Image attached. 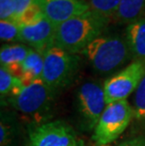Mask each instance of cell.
<instances>
[{
    "instance_id": "6da1fadb",
    "label": "cell",
    "mask_w": 145,
    "mask_h": 146,
    "mask_svg": "<svg viewBox=\"0 0 145 146\" xmlns=\"http://www.w3.org/2000/svg\"><path fill=\"white\" fill-rule=\"evenodd\" d=\"M109 22L92 11L71 18L57 27L54 45L72 54H80L103 34Z\"/></svg>"
},
{
    "instance_id": "7a4b0ae2",
    "label": "cell",
    "mask_w": 145,
    "mask_h": 146,
    "mask_svg": "<svg viewBox=\"0 0 145 146\" xmlns=\"http://www.w3.org/2000/svg\"><path fill=\"white\" fill-rule=\"evenodd\" d=\"M80 55L84 56L92 70L100 74H110L133 60L124 36L118 34H102Z\"/></svg>"
},
{
    "instance_id": "3957f363",
    "label": "cell",
    "mask_w": 145,
    "mask_h": 146,
    "mask_svg": "<svg viewBox=\"0 0 145 146\" xmlns=\"http://www.w3.org/2000/svg\"><path fill=\"white\" fill-rule=\"evenodd\" d=\"M80 63L79 54H72L52 45L44 52L42 81L58 94L72 85L79 72Z\"/></svg>"
},
{
    "instance_id": "277c9868",
    "label": "cell",
    "mask_w": 145,
    "mask_h": 146,
    "mask_svg": "<svg viewBox=\"0 0 145 146\" xmlns=\"http://www.w3.org/2000/svg\"><path fill=\"white\" fill-rule=\"evenodd\" d=\"M107 107L104 86L95 80H85L76 88L75 108L80 129L91 132L95 128Z\"/></svg>"
},
{
    "instance_id": "5b68a950",
    "label": "cell",
    "mask_w": 145,
    "mask_h": 146,
    "mask_svg": "<svg viewBox=\"0 0 145 146\" xmlns=\"http://www.w3.org/2000/svg\"><path fill=\"white\" fill-rule=\"evenodd\" d=\"M132 119L133 108L127 100L107 105L92 134L95 146L110 145L125 131Z\"/></svg>"
},
{
    "instance_id": "8992f818",
    "label": "cell",
    "mask_w": 145,
    "mask_h": 146,
    "mask_svg": "<svg viewBox=\"0 0 145 146\" xmlns=\"http://www.w3.org/2000/svg\"><path fill=\"white\" fill-rule=\"evenodd\" d=\"M57 92L50 89L42 79L24 85L21 92L10 99L15 110L26 116L42 119L52 110Z\"/></svg>"
},
{
    "instance_id": "52a82bcc",
    "label": "cell",
    "mask_w": 145,
    "mask_h": 146,
    "mask_svg": "<svg viewBox=\"0 0 145 146\" xmlns=\"http://www.w3.org/2000/svg\"><path fill=\"white\" fill-rule=\"evenodd\" d=\"M26 146H85V142L67 123L55 120L32 126Z\"/></svg>"
},
{
    "instance_id": "ba28073f",
    "label": "cell",
    "mask_w": 145,
    "mask_h": 146,
    "mask_svg": "<svg viewBox=\"0 0 145 146\" xmlns=\"http://www.w3.org/2000/svg\"><path fill=\"white\" fill-rule=\"evenodd\" d=\"M145 76V60H132L127 66L110 76L104 82L107 105L117 101L127 100L134 94Z\"/></svg>"
},
{
    "instance_id": "9c48e42d",
    "label": "cell",
    "mask_w": 145,
    "mask_h": 146,
    "mask_svg": "<svg viewBox=\"0 0 145 146\" xmlns=\"http://www.w3.org/2000/svg\"><path fill=\"white\" fill-rule=\"evenodd\" d=\"M34 3L57 27L71 18L91 11L88 2L83 0H34Z\"/></svg>"
},
{
    "instance_id": "30bf717a",
    "label": "cell",
    "mask_w": 145,
    "mask_h": 146,
    "mask_svg": "<svg viewBox=\"0 0 145 146\" xmlns=\"http://www.w3.org/2000/svg\"><path fill=\"white\" fill-rule=\"evenodd\" d=\"M57 27L42 16L30 24L21 25L20 42L30 48L44 53L54 45Z\"/></svg>"
},
{
    "instance_id": "8fae6325",
    "label": "cell",
    "mask_w": 145,
    "mask_h": 146,
    "mask_svg": "<svg viewBox=\"0 0 145 146\" xmlns=\"http://www.w3.org/2000/svg\"><path fill=\"white\" fill-rule=\"evenodd\" d=\"M29 46L24 44H5L0 50L1 66L22 78V64L30 51Z\"/></svg>"
},
{
    "instance_id": "7c38bea8",
    "label": "cell",
    "mask_w": 145,
    "mask_h": 146,
    "mask_svg": "<svg viewBox=\"0 0 145 146\" xmlns=\"http://www.w3.org/2000/svg\"><path fill=\"white\" fill-rule=\"evenodd\" d=\"M124 38L133 60H145V18L127 25Z\"/></svg>"
},
{
    "instance_id": "4fadbf2b",
    "label": "cell",
    "mask_w": 145,
    "mask_h": 146,
    "mask_svg": "<svg viewBox=\"0 0 145 146\" xmlns=\"http://www.w3.org/2000/svg\"><path fill=\"white\" fill-rule=\"evenodd\" d=\"M145 18V0H121L113 20L120 24L129 25Z\"/></svg>"
},
{
    "instance_id": "5bb4252c",
    "label": "cell",
    "mask_w": 145,
    "mask_h": 146,
    "mask_svg": "<svg viewBox=\"0 0 145 146\" xmlns=\"http://www.w3.org/2000/svg\"><path fill=\"white\" fill-rule=\"evenodd\" d=\"M44 71V53L30 49L26 60L22 64V79L24 84L42 79Z\"/></svg>"
},
{
    "instance_id": "9a60e30c",
    "label": "cell",
    "mask_w": 145,
    "mask_h": 146,
    "mask_svg": "<svg viewBox=\"0 0 145 146\" xmlns=\"http://www.w3.org/2000/svg\"><path fill=\"white\" fill-rule=\"evenodd\" d=\"M24 85L21 77L16 76L7 68L0 67V97L2 102L17 95Z\"/></svg>"
},
{
    "instance_id": "2e32d148",
    "label": "cell",
    "mask_w": 145,
    "mask_h": 146,
    "mask_svg": "<svg viewBox=\"0 0 145 146\" xmlns=\"http://www.w3.org/2000/svg\"><path fill=\"white\" fill-rule=\"evenodd\" d=\"M18 126L11 114L1 113L0 121V146H14Z\"/></svg>"
},
{
    "instance_id": "e0dca14e",
    "label": "cell",
    "mask_w": 145,
    "mask_h": 146,
    "mask_svg": "<svg viewBox=\"0 0 145 146\" xmlns=\"http://www.w3.org/2000/svg\"><path fill=\"white\" fill-rule=\"evenodd\" d=\"M87 2L91 11L111 20L118 11L121 0H88Z\"/></svg>"
},
{
    "instance_id": "ac0fdd59",
    "label": "cell",
    "mask_w": 145,
    "mask_h": 146,
    "mask_svg": "<svg viewBox=\"0 0 145 146\" xmlns=\"http://www.w3.org/2000/svg\"><path fill=\"white\" fill-rule=\"evenodd\" d=\"M133 116L138 122L145 123V76L134 92Z\"/></svg>"
},
{
    "instance_id": "d6986e66",
    "label": "cell",
    "mask_w": 145,
    "mask_h": 146,
    "mask_svg": "<svg viewBox=\"0 0 145 146\" xmlns=\"http://www.w3.org/2000/svg\"><path fill=\"white\" fill-rule=\"evenodd\" d=\"M21 25L17 21H0V39L2 42H20Z\"/></svg>"
},
{
    "instance_id": "ffe728a7",
    "label": "cell",
    "mask_w": 145,
    "mask_h": 146,
    "mask_svg": "<svg viewBox=\"0 0 145 146\" xmlns=\"http://www.w3.org/2000/svg\"><path fill=\"white\" fill-rule=\"evenodd\" d=\"M0 19L1 21H16L15 0H0Z\"/></svg>"
},
{
    "instance_id": "44dd1931",
    "label": "cell",
    "mask_w": 145,
    "mask_h": 146,
    "mask_svg": "<svg viewBox=\"0 0 145 146\" xmlns=\"http://www.w3.org/2000/svg\"><path fill=\"white\" fill-rule=\"evenodd\" d=\"M15 3H16V21L18 22L24 12L34 4V0H15Z\"/></svg>"
},
{
    "instance_id": "7402d4cb",
    "label": "cell",
    "mask_w": 145,
    "mask_h": 146,
    "mask_svg": "<svg viewBox=\"0 0 145 146\" xmlns=\"http://www.w3.org/2000/svg\"><path fill=\"white\" fill-rule=\"evenodd\" d=\"M118 146H145L144 137H135L120 143Z\"/></svg>"
},
{
    "instance_id": "603a6c76",
    "label": "cell",
    "mask_w": 145,
    "mask_h": 146,
    "mask_svg": "<svg viewBox=\"0 0 145 146\" xmlns=\"http://www.w3.org/2000/svg\"><path fill=\"white\" fill-rule=\"evenodd\" d=\"M83 1H88V0H83Z\"/></svg>"
},
{
    "instance_id": "cb8c5ba5",
    "label": "cell",
    "mask_w": 145,
    "mask_h": 146,
    "mask_svg": "<svg viewBox=\"0 0 145 146\" xmlns=\"http://www.w3.org/2000/svg\"><path fill=\"white\" fill-rule=\"evenodd\" d=\"M107 146H110V145H107Z\"/></svg>"
}]
</instances>
